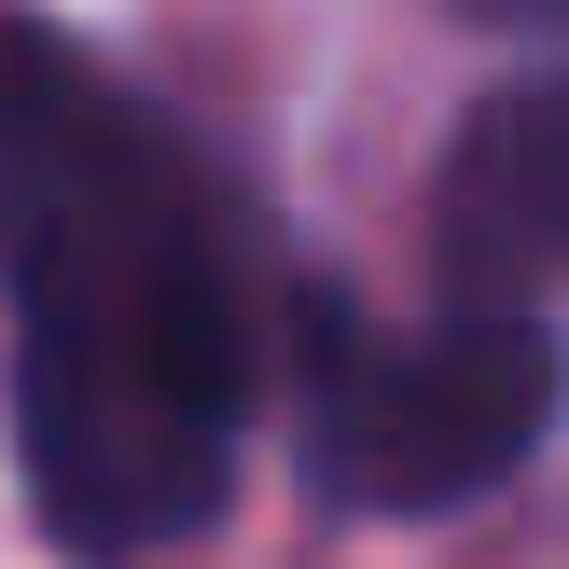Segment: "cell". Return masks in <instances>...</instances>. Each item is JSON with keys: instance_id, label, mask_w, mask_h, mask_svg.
Returning a JSON list of instances; mask_svg holds the SVG:
<instances>
[{"instance_id": "obj_2", "label": "cell", "mask_w": 569, "mask_h": 569, "mask_svg": "<svg viewBox=\"0 0 569 569\" xmlns=\"http://www.w3.org/2000/svg\"><path fill=\"white\" fill-rule=\"evenodd\" d=\"M569 417V348L542 306H445L376 333L348 292L292 306V459L333 515H459L515 487Z\"/></svg>"}, {"instance_id": "obj_4", "label": "cell", "mask_w": 569, "mask_h": 569, "mask_svg": "<svg viewBox=\"0 0 569 569\" xmlns=\"http://www.w3.org/2000/svg\"><path fill=\"white\" fill-rule=\"evenodd\" d=\"M459 28H487V42H569V0H445Z\"/></svg>"}, {"instance_id": "obj_1", "label": "cell", "mask_w": 569, "mask_h": 569, "mask_svg": "<svg viewBox=\"0 0 569 569\" xmlns=\"http://www.w3.org/2000/svg\"><path fill=\"white\" fill-rule=\"evenodd\" d=\"M0 320L42 542L83 569L194 542L264 389L250 250L194 139L42 14H0Z\"/></svg>"}, {"instance_id": "obj_3", "label": "cell", "mask_w": 569, "mask_h": 569, "mask_svg": "<svg viewBox=\"0 0 569 569\" xmlns=\"http://www.w3.org/2000/svg\"><path fill=\"white\" fill-rule=\"evenodd\" d=\"M431 237H445L459 306H528V278H569V56L472 98L445 194H431Z\"/></svg>"}]
</instances>
